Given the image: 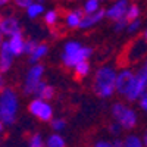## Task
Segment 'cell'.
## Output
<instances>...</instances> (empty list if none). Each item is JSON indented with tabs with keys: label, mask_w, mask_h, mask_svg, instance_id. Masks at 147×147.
I'll return each instance as SVG.
<instances>
[{
	"label": "cell",
	"mask_w": 147,
	"mask_h": 147,
	"mask_svg": "<svg viewBox=\"0 0 147 147\" xmlns=\"http://www.w3.org/2000/svg\"><path fill=\"white\" fill-rule=\"evenodd\" d=\"M116 72L118 69L113 65H103L96 69L91 81V88L99 99L107 100L115 96Z\"/></svg>",
	"instance_id": "1"
},
{
	"label": "cell",
	"mask_w": 147,
	"mask_h": 147,
	"mask_svg": "<svg viewBox=\"0 0 147 147\" xmlns=\"http://www.w3.org/2000/svg\"><path fill=\"white\" fill-rule=\"evenodd\" d=\"M21 97L16 90L10 87H5L3 90H0V122L5 127H10L16 122Z\"/></svg>",
	"instance_id": "2"
},
{
	"label": "cell",
	"mask_w": 147,
	"mask_h": 147,
	"mask_svg": "<svg viewBox=\"0 0 147 147\" xmlns=\"http://www.w3.org/2000/svg\"><path fill=\"white\" fill-rule=\"evenodd\" d=\"M91 56L93 47L82 44L80 40H66L60 53V62L66 69H72L75 65L90 60Z\"/></svg>",
	"instance_id": "3"
},
{
	"label": "cell",
	"mask_w": 147,
	"mask_h": 147,
	"mask_svg": "<svg viewBox=\"0 0 147 147\" xmlns=\"http://www.w3.org/2000/svg\"><path fill=\"white\" fill-rule=\"evenodd\" d=\"M110 115L113 118V122L122 128V131H131L138 125V112L128 103H113L110 107Z\"/></svg>",
	"instance_id": "4"
},
{
	"label": "cell",
	"mask_w": 147,
	"mask_h": 147,
	"mask_svg": "<svg viewBox=\"0 0 147 147\" xmlns=\"http://www.w3.org/2000/svg\"><path fill=\"white\" fill-rule=\"evenodd\" d=\"M147 93V65L143 63L134 71V77L124 99L129 103H136L143 94Z\"/></svg>",
	"instance_id": "5"
},
{
	"label": "cell",
	"mask_w": 147,
	"mask_h": 147,
	"mask_svg": "<svg viewBox=\"0 0 147 147\" xmlns=\"http://www.w3.org/2000/svg\"><path fill=\"white\" fill-rule=\"evenodd\" d=\"M44 74H46V66L43 63H37V65H31L24 77V82H22V91L25 96H32L35 88L38 87V84L41 81H44Z\"/></svg>",
	"instance_id": "6"
},
{
	"label": "cell",
	"mask_w": 147,
	"mask_h": 147,
	"mask_svg": "<svg viewBox=\"0 0 147 147\" xmlns=\"http://www.w3.org/2000/svg\"><path fill=\"white\" fill-rule=\"evenodd\" d=\"M28 113L37 121L49 124L55 118V107L50 102H44L40 99H31L28 103Z\"/></svg>",
	"instance_id": "7"
},
{
	"label": "cell",
	"mask_w": 147,
	"mask_h": 147,
	"mask_svg": "<svg viewBox=\"0 0 147 147\" xmlns=\"http://www.w3.org/2000/svg\"><path fill=\"white\" fill-rule=\"evenodd\" d=\"M134 77V71L129 68H122L116 72V81H115V94H119L124 97L125 93L128 91L131 81Z\"/></svg>",
	"instance_id": "8"
},
{
	"label": "cell",
	"mask_w": 147,
	"mask_h": 147,
	"mask_svg": "<svg viewBox=\"0 0 147 147\" xmlns=\"http://www.w3.org/2000/svg\"><path fill=\"white\" fill-rule=\"evenodd\" d=\"M128 6H129V0H115L105 10V18H107L112 22H116L119 19H125Z\"/></svg>",
	"instance_id": "9"
},
{
	"label": "cell",
	"mask_w": 147,
	"mask_h": 147,
	"mask_svg": "<svg viewBox=\"0 0 147 147\" xmlns=\"http://www.w3.org/2000/svg\"><path fill=\"white\" fill-rule=\"evenodd\" d=\"M0 27H2V32L3 37L7 38V37L13 35L16 32H22V27H21V21L18 16L15 15H6L2 16V21H0Z\"/></svg>",
	"instance_id": "10"
},
{
	"label": "cell",
	"mask_w": 147,
	"mask_h": 147,
	"mask_svg": "<svg viewBox=\"0 0 147 147\" xmlns=\"http://www.w3.org/2000/svg\"><path fill=\"white\" fill-rule=\"evenodd\" d=\"M25 37H24L22 32H16L13 35L7 37L6 40V44H7V49L10 50V53L13 55V57H19L24 55V46H25Z\"/></svg>",
	"instance_id": "11"
},
{
	"label": "cell",
	"mask_w": 147,
	"mask_h": 147,
	"mask_svg": "<svg viewBox=\"0 0 147 147\" xmlns=\"http://www.w3.org/2000/svg\"><path fill=\"white\" fill-rule=\"evenodd\" d=\"M103 19H105V9L97 10L96 13H91V15H84L81 19V24H80V30L88 31V30L97 27Z\"/></svg>",
	"instance_id": "12"
},
{
	"label": "cell",
	"mask_w": 147,
	"mask_h": 147,
	"mask_svg": "<svg viewBox=\"0 0 147 147\" xmlns=\"http://www.w3.org/2000/svg\"><path fill=\"white\" fill-rule=\"evenodd\" d=\"M32 96L35 97V99H40V100H44V102H52L55 99V96H56V88L52 84H49L46 81H41L38 84V87L35 88Z\"/></svg>",
	"instance_id": "13"
},
{
	"label": "cell",
	"mask_w": 147,
	"mask_h": 147,
	"mask_svg": "<svg viewBox=\"0 0 147 147\" xmlns=\"http://www.w3.org/2000/svg\"><path fill=\"white\" fill-rule=\"evenodd\" d=\"M13 63H15V57L7 49V44H6V40H5L0 44V68H2L3 72H7V71L12 69Z\"/></svg>",
	"instance_id": "14"
},
{
	"label": "cell",
	"mask_w": 147,
	"mask_h": 147,
	"mask_svg": "<svg viewBox=\"0 0 147 147\" xmlns=\"http://www.w3.org/2000/svg\"><path fill=\"white\" fill-rule=\"evenodd\" d=\"M82 16H84V13H82L81 9H74V10L66 12V13H65V18H63L65 27L69 28V30H78Z\"/></svg>",
	"instance_id": "15"
},
{
	"label": "cell",
	"mask_w": 147,
	"mask_h": 147,
	"mask_svg": "<svg viewBox=\"0 0 147 147\" xmlns=\"http://www.w3.org/2000/svg\"><path fill=\"white\" fill-rule=\"evenodd\" d=\"M49 55V46L46 43H40L35 46V49L28 55V60L31 65H37V63H41V60Z\"/></svg>",
	"instance_id": "16"
},
{
	"label": "cell",
	"mask_w": 147,
	"mask_h": 147,
	"mask_svg": "<svg viewBox=\"0 0 147 147\" xmlns=\"http://www.w3.org/2000/svg\"><path fill=\"white\" fill-rule=\"evenodd\" d=\"M44 147H66V140L62 134L52 132L44 140Z\"/></svg>",
	"instance_id": "17"
},
{
	"label": "cell",
	"mask_w": 147,
	"mask_h": 147,
	"mask_svg": "<svg viewBox=\"0 0 147 147\" xmlns=\"http://www.w3.org/2000/svg\"><path fill=\"white\" fill-rule=\"evenodd\" d=\"M46 12V7H44V5H41V3H37V2H32L27 9H25V13H27V16L30 18V19H37V18H40V16H43V13Z\"/></svg>",
	"instance_id": "18"
},
{
	"label": "cell",
	"mask_w": 147,
	"mask_h": 147,
	"mask_svg": "<svg viewBox=\"0 0 147 147\" xmlns=\"http://www.w3.org/2000/svg\"><path fill=\"white\" fill-rule=\"evenodd\" d=\"M72 72H74V75H75L77 78L82 80L85 77H88L90 74H91V65L88 60H85V62H81L78 65H75L72 68Z\"/></svg>",
	"instance_id": "19"
},
{
	"label": "cell",
	"mask_w": 147,
	"mask_h": 147,
	"mask_svg": "<svg viewBox=\"0 0 147 147\" xmlns=\"http://www.w3.org/2000/svg\"><path fill=\"white\" fill-rule=\"evenodd\" d=\"M122 147H146V144L143 143V140L138 134L131 132L122 140Z\"/></svg>",
	"instance_id": "20"
},
{
	"label": "cell",
	"mask_w": 147,
	"mask_h": 147,
	"mask_svg": "<svg viewBox=\"0 0 147 147\" xmlns=\"http://www.w3.org/2000/svg\"><path fill=\"white\" fill-rule=\"evenodd\" d=\"M59 12L57 10H55V9H49V10H46L44 13H43V21H44V24L47 27H50V28H53V27H56L57 25V22H59Z\"/></svg>",
	"instance_id": "21"
},
{
	"label": "cell",
	"mask_w": 147,
	"mask_h": 147,
	"mask_svg": "<svg viewBox=\"0 0 147 147\" xmlns=\"http://www.w3.org/2000/svg\"><path fill=\"white\" fill-rule=\"evenodd\" d=\"M100 9H102L100 0H85L81 10H82L84 15H91V13H96V12L100 10Z\"/></svg>",
	"instance_id": "22"
},
{
	"label": "cell",
	"mask_w": 147,
	"mask_h": 147,
	"mask_svg": "<svg viewBox=\"0 0 147 147\" xmlns=\"http://www.w3.org/2000/svg\"><path fill=\"white\" fill-rule=\"evenodd\" d=\"M50 127H52V129H53V132H57V134H62L65 129H66V127H68V122H66V119L65 118H53L50 122Z\"/></svg>",
	"instance_id": "23"
},
{
	"label": "cell",
	"mask_w": 147,
	"mask_h": 147,
	"mask_svg": "<svg viewBox=\"0 0 147 147\" xmlns=\"http://www.w3.org/2000/svg\"><path fill=\"white\" fill-rule=\"evenodd\" d=\"M140 15H141V9L138 5L136 3H129L128 6V10L125 13V19L129 22V21H134V19H140Z\"/></svg>",
	"instance_id": "24"
},
{
	"label": "cell",
	"mask_w": 147,
	"mask_h": 147,
	"mask_svg": "<svg viewBox=\"0 0 147 147\" xmlns=\"http://www.w3.org/2000/svg\"><path fill=\"white\" fill-rule=\"evenodd\" d=\"M28 147H44V137L40 132H35L28 138Z\"/></svg>",
	"instance_id": "25"
},
{
	"label": "cell",
	"mask_w": 147,
	"mask_h": 147,
	"mask_svg": "<svg viewBox=\"0 0 147 147\" xmlns=\"http://www.w3.org/2000/svg\"><path fill=\"white\" fill-rule=\"evenodd\" d=\"M140 30H141V19H134V21L127 22L125 31H127L128 34H137Z\"/></svg>",
	"instance_id": "26"
},
{
	"label": "cell",
	"mask_w": 147,
	"mask_h": 147,
	"mask_svg": "<svg viewBox=\"0 0 147 147\" xmlns=\"http://www.w3.org/2000/svg\"><path fill=\"white\" fill-rule=\"evenodd\" d=\"M38 44V41L37 40H34V38H28V40H25V46H24V55H30L34 49H35V46Z\"/></svg>",
	"instance_id": "27"
},
{
	"label": "cell",
	"mask_w": 147,
	"mask_h": 147,
	"mask_svg": "<svg viewBox=\"0 0 147 147\" xmlns=\"http://www.w3.org/2000/svg\"><path fill=\"white\" fill-rule=\"evenodd\" d=\"M107 131H109V134L112 137H115V138H118L119 136H121V132H122V128L116 124V122H112L109 127H107Z\"/></svg>",
	"instance_id": "28"
},
{
	"label": "cell",
	"mask_w": 147,
	"mask_h": 147,
	"mask_svg": "<svg viewBox=\"0 0 147 147\" xmlns=\"http://www.w3.org/2000/svg\"><path fill=\"white\" fill-rule=\"evenodd\" d=\"M127 19H119L116 22H113V31L115 32H122V31H125L127 28Z\"/></svg>",
	"instance_id": "29"
},
{
	"label": "cell",
	"mask_w": 147,
	"mask_h": 147,
	"mask_svg": "<svg viewBox=\"0 0 147 147\" xmlns=\"http://www.w3.org/2000/svg\"><path fill=\"white\" fill-rule=\"evenodd\" d=\"M137 105H138V107H140V110L141 112H147V93L146 94H143L140 99L136 102Z\"/></svg>",
	"instance_id": "30"
},
{
	"label": "cell",
	"mask_w": 147,
	"mask_h": 147,
	"mask_svg": "<svg viewBox=\"0 0 147 147\" xmlns=\"http://www.w3.org/2000/svg\"><path fill=\"white\" fill-rule=\"evenodd\" d=\"M12 2L15 3V6H16L18 9H24V10H25V9L34 2V0H12Z\"/></svg>",
	"instance_id": "31"
},
{
	"label": "cell",
	"mask_w": 147,
	"mask_h": 147,
	"mask_svg": "<svg viewBox=\"0 0 147 147\" xmlns=\"http://www.w3.org/2000/svg\"><path fill=\"white\" fill-rule=\"evenodd\" d=\"M93 147H113L112 146V141H109V140H97Z\"/></svg>",
	"instance_id": "32"
},
{
	"label": "cell",
	"mask_w": 147,
	"mask_h": 147,
	"mask_svg": "<svg viewBox=\"0 0 147 147\" xmlns=\"http://www.w3.org/2000/svg\"><path fill=\"white\" fill-rule=\"evenodd\" d=\"M3 88H5V72L0 68V90H3Z\"/></svg>",
	"instance_id": "33"
},
{
	"label": "cell",
	"mask_w": 147,
	"mask_h": 147,
	"mask_svg": "<svg viewBox=\"0 0 147 147\" xmlns=\"http://www.w3.org/2000/svg\"><path fill=\"white\" fill-rule=\"evenodd\" d=\"M112 146H113V147H122V140H121V138H115V140L112 141Z\"/></svg>",
	"instance_id": "34"
},
{
	"label": "cell",
	"mask_w": 147,
	"mask_h": 147,
	"mask_svg": "<svg viewBox=\"0 0 147 147\" xmlns=\"http://www.w3.org/2000/svg\"><path fill=\"white\" fill-rule=\"evenodd\" d=\"M12 2V0H0V9H2V7H5L6 5H9Z\"/></svg>",
	"instance_id": "35"
},
{
	"label": "cell",
	"mask_w": 147,
	"mask_h": 147,
	"mask_svg": "<svg viewBox=\"0 0 147 147\" xmlns=\"http://www.w3.org/2000/svg\"><path fill=\"white\" fill-rule=\"evenodd\" d=\"M0 21H2V15H0ZM5 41V37H3V32H2V27H0V44Z\"/></svg>",
	"instance_id": "36"
},
{
	"label": "cell",
	"mask_w": 147,
	"mask_h": 147,
	"mask_svg": "<svg viewBox=\"0 0 147 147\" xmlns=\"http://www.w3.org/2000/svg\"><path fill=\"white\" fill-rule=\"evenodd\" d=\"M5 128H6V127H5V125L2 124V122H0V136H2V134L5 132Z\"/></svg>",
	"instance_id": "37"
},
{
	"label": "cell",
	"mask_w": 147,
	"mask_h": 147,
	"mask_svg": "<svg viewBox=\"0 0 147 147\" xmlns=\"http://www.w3.org/2000/svg\"><path fill=\"white\" fill-rule=\"evenodd\" d=\"M100 2H107V0H100Z\"/></svg>",
	"instance_id": "38"
},
{
	"label": "cell",
	"mask_w": 147,
	"mask_h": 147,
	"mask_svg": "<svg viewBox=\"0 0 147 147\" xmlns=\"http://www.w3.org/2000/svg\"><path fill=\"white\" fill-rule=\"evenodd\" d=\"M69 2H74V0H69Z\"/></svg>",
	"instance_id": "39"
}]
</instances>
